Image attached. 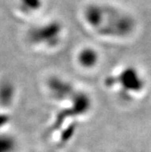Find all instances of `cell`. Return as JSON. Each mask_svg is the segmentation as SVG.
I'll list each match as a JSON object with an SVG mask.
<instances>
[{"instance_id": "cell-1", "label": "cell", "mask_w": 151, "mask_h": 152, "mask_svg": "<svg viewBox=\"0 0 151 152\" xmlns=\"http://www.w3.org/2000/svg\"><path fill=\"white\" fill-rule=\"evenodd\" d=\"M80 18L89 32L108 41L127 40L138 29V20L133 14L107 2L86 4L81 9Z\"/></svg>"}, {"instance_id": "cell-2", "label": "cell", "mask_w": 151, "mask_h": 152, "mask_svg": "<svg viewBox=\"0 0 151 152\" xmlns=\"http://www.w3.org/2000/svg\"><path fill=\"white\" fill-rule=\"evenodd\" d=\"M66 35L63 22L51 18L33 25L26 32V42L35 49L53 52L63 46Z\"/></svg>"}, {"instance_id": "cell-3", "label": "cell", "mask_w": 151, "mask_h": 152, "mask_svg": "<svg viewBox=\"0 0 151 152\" xmlns=\"http://www.w3.org/2000/svg\"><path fill=\"white\" fill-rule=\"evenodd\" d=\"M106 86L116 88L125 96H134L142 92L146 80L140 69L134 65H126L105 78Z\"/></svg>"}, {"instance_id": "cell-4", "label": "cell", "mask_w": 151, "mask_h": 152, "mask_svg": "<svg viewBox=\"0 0 151 152\" xmlns=\"http://www.w3.org/2000/svg\"><path fill=\"white\" fill-rule=\"evenodd\" d=\"M99 51L91 46H85L77 50L76 54L77 65L84 70H92L100 63Z\"/></svg>"}, {"instance_id": "cell-5", "label": "cell", "mask_w": 151, "mask_h": 152, "mask_svg": "<svg viewBox=\"0 0 151 152\" xmlns=\"http://www.w3.org/2000/svg\"><path fill=\"white\" fill-rule=\"evenodd\" d=\"M47 0H18L19 11L26 16H33L42 10Z\"/></svg>"}]
</instances>
